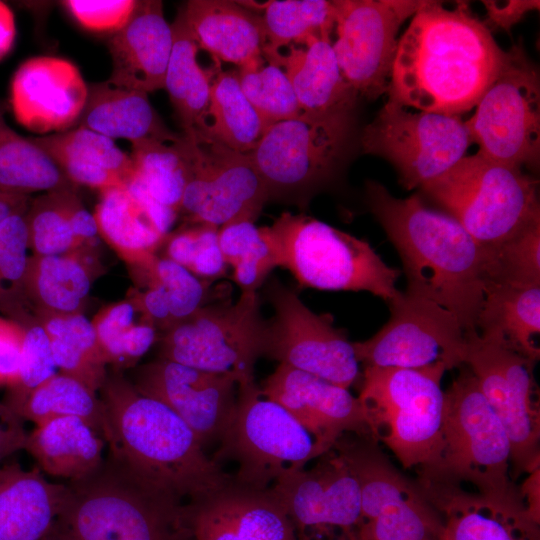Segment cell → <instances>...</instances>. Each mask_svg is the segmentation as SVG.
<instances>
[{"instance_id":"obj_1","label":"cell","mask_w":540,"mask_h":540,"mask_svg":"<svg viewBox=\"0 0 540 540\" xmlns=\"http://www.w3.org/2000/svg\"><path fill=\"white\" fill-rule=\"evenodd\" d=\"M468 5L425 1L401 35L388 100L419 111L459 116L476 106L505 59Z\"/></svg>"},{"instance_id":"obj_2","label":"cell","mask_w":540,"mask_h":540,"mask_svg":"<svg viewBox=\"0 0 540 540\" xmlns=\"http://www.w3.org/2000/svg\"><path fill=\"white\" fill-rule=\"evenodd\" d=\"M366 203L401 258L405 293L452 312L466 336L476 334L485 295L488 251L447 213L419 194L397 198L378 181L365 183Z\"/></svg>"},{"instance_id":"obj_3","label":"cell","mask_w":540,"mask_h":540,"mask_svg":"<svg viewBox=\"0 0 540 540\" xmlns=\"http://www.w3.org/2000/svg\"><path fill=\"white\" fill-rule=\"evenodd\" d=\"M99 391L108 455L137 479L186 505L234 482L176 413L121 374L107 375Z\"/></svg>"},{"instance_id":"obj_4","label":"cell","mask_w":540,"mask_h":540,"mask_svg":"<svg viewBox=\"0 0 540 540\" xmlns=\"http://www.w3.org/2000/svg\"><path fill=\"white\" fill-rule=\"evenodd\" d=\"M444 395L439 442L429 461L416 469V481L432 486H468L497 500L522 501L510 474L507 432L466 365L460 367Z\"/></svg>"},{"instance_id":"obj_5","label":"cell","mask_w":540,"mask_h":540,"mask_svg":"<svg viewBox=\"0 0 540 540\" xmlns=\"http://www.w3.org/2000/svg\"><path fill=\"white\" fill-rule=\"evenodd\" d=\"M66 485L58 527L69 540H192L189 505L149 487L109 455Z\"/></svg>"},{"instance_id":"obj_6","label":"cell","mask_w":540,"mask_h":540,"mask_svg":"<svg viewBox=\"0 0 540 540\" xmlns=\"http://www.w3.org/2000/svg\"><path fill=\"white\" fill-rule=\"evenodd\" d=\"M278 256L301 287L366 291L387 304L400 292L402 271L388 266L364 239L306 214L282 213L264 226Z\"/></svg>"},{"instance_id":"obj_7","label":"cell","mask_w":540,"mask_h":540,"mask_svg":"<svg viewBox=\"0 0 540 540\" xmlns=\"http://www.w3.org/2000/svg\"><path fill=\"white\" fill-rule=\"evenodd\" d=\"M538 184L521 168L476 153L420 189L489 249L540 221Z\"/></svg>"},{"instance_id":"obj_8","label":"cell","mask_w":540,"mask_h":540,"mask_svg":"<svg viewBox=\"0 0 540 540\" xmlns=\"http://www.w3.org/2000/svg\"><path fill=\"white\" fill-rule=\"evenodd\" d=\"M446 368L363 367L358 396L372 437L405 469L429 461L439 442L445 406Z\"/></svg>"},{"instance_id":"obj_9","label":"cell","mask_w":540,"mask_h":540,"mask_svg":"<svg viewBox=\"0 0 540 540\" xmlns=\"http://www.w3.org/2000/svg\"><path fill=\"white\" fill-rule=\"evenodd\" d=\"M354 110L304 115L270 125L247 153L271 198L296 202L309 198L336 175L348 154Z\"/></svg>"},{"instance_id":"obj_10","label":"cell","mask_w":540,"mask_h":540,"mask_svg":"<svg viewBox=\"0 0 540 540\" xmlns=\"http://www.w3.org/2000/svg\"><path fill=\"white\" fill-rule=\"evenodd\" d=\"M212 459L238 465L236 484L269 489L282 475L320 455L308 431L280 404L262 395L255 381L238 385L236 408Z\"/></svg>"},{"instance_id":"obj_11","label":"cell","mask_w":540,"mask_h":540,"mask_svg":"<svg viewBox=\"0 0 540 540\" xmlns=\"http://www.w3.org/2000/svg\"><path fill=\"white\" fill-rule=\"evenodd\" d=\"M333 449L359 484L361 540H441V515L416 480L400 472L374 438L345 434Z\"/></svg>"},{"instance_id":"obj_12","label":"cell","mask_w":540,"mask_h":540,"mask_svg":"<svg viewBox=\"0 0 540 540\" xmlns=\"http://www.w3.org/2000/svg\"><path fill=\"white\" fill-rule=\"evenodd\" d=\"M260 304L258 292L205 304L164 332L160 358L231 376L238 385L255 381L265 327Z\"/></svg>"},{"instance_id":"obj_13","label":"cell","mask_w":540,"mask_h":540,"mask_svg":"<svg viewBox=\"0 0 540 540\" xmlns=\"http://www.w3.org/2000/svg\"><path fill=\"white\" fill-rule=\"evenodd\" d=\"M465 121L477 153L518 168L537 170L540 162V77L522 42L506 51L504 62Z\"/></svg>"},{"instance_id":"obj_14","label":"cell","mask_w":540,"mask_h":540,"mask_svg":"<svg viewBox=\"0 0 540 540\" xmlns=\"http://www.w3.org/2000/svg\"><path fill=\"white\" fill-rule=\"evenodd\" d=\"M460 116L411 111L387 100L360 136L363 153L388 161L406 190L452 168L471 144Z\"/></svg>"},{"instance_id":"obj_15","label":"cell","mask_w":540,"mask_h":540,"mask_svg":"<svg viewBox=\"0 0 540 540\" xmlns=\"http://www.w3.org/2000/svg\"><path fill=\"white\" fill-rule=\"evenodd\" d=\"M537 362L478 333L467 336L465 364L502 422L511 444L510 474L540 468V406L534 379Z\"/></svg>"},{"instance_id":"obj_16","label":"cell","mask_w":540,"mask_h":540,"mask_svg":"<svg viewBox=\"0 0 540 540\" xmlns=\"http://www.w3.org/2000/svg\"><path fill=\"white\" fill-rule=\"evenodd\" d=\"M265 294L274 315L265 320L262 356L347 389L361 381L352 342L331 314L313 312L276 278Z\"/></svg>"},{"instance_id":"obj_17","label":"cell","mask_w":540,"mask_h":540,"mask_svg":"<svg viewBox=\"0 0 540 540\" xmlns=\"http://www.w3.org/2000/svg\"><path fill=\"white\" fill-rule=\"evenodd\" d=\"M388 306L390 318L372 337L352 342L363 367L419 369L465 364L467 336L457 317L435 302L399 292Z\"/></svg>"},{"instance_id":"obj_18","label":"cell","mask_w":540,"mask_h":540,"mask_svg":"<svg viewBox=\"0 0 540 540\" xmlns=\"http://www.w3.org/2000/svg\"><path fill=\"white\" fill-rule=\"evenodd\" d=\"M183 136L189 178L179 215L185 223L219 228L239 219L255 222L269 194L248 155L205 135Z\"/></svg>"},{"instance_id":"obj_19","label":"cell","mask_w":540,"mask_h":540,"mask_svg":"<svg viewBox=\"0 0 540 540\" xmlns=\"http://www.w3.org/2000/svg\"><path fill=\"white\" fill-rule=\"evenodd\" d=\"M426 0H334L332 47L345 80L358 97L387 93L398 32Z\"/></svg>"},{"instance_id":"obj_20","label":"cell","mask_w":540,"mask_h":540,"mask_svg":"<svg viewBox=\"0 0 540 540\" xmlns=\"http://www.w3.org/2000/svg\"><path fill=\"white\" fill-rule=\"evenodd\" d=\"M315 464L290 471L270 487L291 519L298 540H338L357 531L358 481L343 457L330 449Z\"/></svg>"},{"instance_id":"obj_21","label":"cell","mask_w":540,"mask_h":540,"mask_svg":"<svg viewBox=\"0 0 540 540\" xmlns=\"http://www.w3.org/2000/svg\"><path fill=\"white\" fill-rule=\"evenodd\" d=\"M132 383L176 413L204 449L221 441L235 412L238 384L228 375L159 358L141 366Z\"/></svg>"},{"instance_id":"obj_22","label":"cell","mask_w":540,"mask_h":540,"mask_svg":"<svg viewBox=\"0 0 540 540\" xmlns=\"http://www.w3.org/2000/svg\"><path fill=\"white\" fill-rule=\"evenodd\" d=\"M259 388L308 431L320 456L345 434L372 437L361 401L347 388L285 364H278Z\"/></svg>"},{"instance_id":"obj_23","label":"cell","mask_w":540,"mask_h":540,"mask_svg":"<svg viewBox=\"0 0 540 540\" xmlns=\"http://www.w3.org/2000/svg\"><path fill=\"white\" fill-rule=\"evenodd\" d=\"M87 95L88 86L74 64L41 56L26 60L15 72L10 103L21 125L48 135L76 126Z\"/></svg>"},{"instance_id":"obj_24","label":"cell","mask_w":540,"mask_h":540,"mask_svg":"<svg viewBox=\"0 0 540 540\" xmlns=\"http://www.w3.org/2000/svg\"><path fill=\"white\" fill-rule=\"evenodd\" d=\"M192 540H298L283 505L271 489L233 482L189 505Z\"/></svg>"},{"instance_id":"obj_25","label":"cell","mask_w":540,"mask_h":540,"mask_svg":"<svg viewBox=\"0 0 540 540\" xmlns=\"http://www.w3.org/2000/svg\"><path fill=\"white\" fill-rule=\"evenodd\" d=\"M418 485L441 515V540H539V523L522 501H501L462 487Z\"/></svg>"},{"instance_id":"obj_26","label":"cell","mask_w":540,"mask_h":540,"mask_svg":"<svg viewBox=\"0 0 540 540\" xmlns=\"http://www.w3.org/2000/svg\"><path fill=\"white\" fill-rule=\"evenodd\" d=\"M173 31L161 1H137L127 23L112 34L108 48L114 85L145 93L164 88Z\"/></svg>"},{"instance_id":"obj_27","label":"cell","mask_w":540,"mask_h":540,"mask_svg":"<svg viewBox=\"0 0 540 540\" xmlns=\"http://www.w3.org/2000/svg\"><path fill=\"white\" fill-rule=\"evenodd\" d=\"M180 10L199 49L217 62L239 68L264 62L265 28L254 9L233 1L191 0Z\"/></svg>"},{"instance_id":"obj_28","label":"cell","mask_w":540,"mask_h":540,"mask_svg":"<svg viewBox=\"0 0 540 540\" xmlns=\"http://www.w3.org/2000/svg\"><path fill=\"white\" fill-rule=\"evenodd\" d=\"M264 59L285 71L304 115L355 110L359 97L341 72L331 37H311Z\"/></svg>"},{"instance_id":"obj_29","label":"cell","mask_w":540,"mask_h":540,"mask_svg":"<svg viewBox=\"0 0 540 540\" xmlns=\"http://www.w3.org/2000/svg\"><path fill=\"white\" fill-rule=\"evenodd\" d=\"M67 485L39 469L0 465V540H44L59 524Z\"/></svg>"},{"instance_id":"obj_30","label":"cell","mask_w":540,"mask_h":540,"mask_svg":"<svg viewBox=\"0 0 540 540\" xmlns=\"http://www.w3.org/2000/svg\"><path fill=\"white\" fill-rule=\"evenodd\" d=\"M32 140L52 157L76 186L102 192L126 187L135 177L131 156L113 139L92 130L74 127Z\"/></svg>"},{"instance_id":"obj_31","label":"cell","mask_w":540,"mask_h":540,"mask_svg":"<svg viewBox=\"0 0 540 540\" xmlns=\"http://www.w3.org/2000/svg\"><path fill=\"white\" fill-rule=\"evenodd\" d=\"M75 127L131 143L142 140L177 141L142 91L120 87L108 80L88 86L84 109Z\"/></svg>"},{"instance_id":"obj_32","label":"cell","mask_w":540,"mask_h":540,"mask_svg":"<svg viewBox=\"0 0 540 540\" xmlns=\"http://www.w3.org/2000/svg\"><path fill=\"white\" fill-rule=\"evenodd\" d=\"M105 444L102 434L89 422L67 416L37 424L28 433L24 450L39 470L70 482L90 475L102 464Z\"/></svg>"},{"instance_id":"obj_33","label":"cell","mask_w":540,"mask_h":540,"mask_svg":"<svg viewBox=\"0 0 540 540\" xmlns=\"http://www.w3.org/2000/svg\"><path fill=\"white\" fill-rule=\"evenodd\" d=\"M92 250L55 256L31 255L26 297L35 319L82 313L92 286Z\"/></svg>"},{"instance_id":"obj_34","label":"cell","mask_w":540,"mask_h":540,"mask_svg":"<svg viewBox=\"0 0 540 540\" xmlns=\"http://www.w3.org/2000/svg\"><path fill=\"white\" fill-rule=\"evenodd\" d=\"M100 238L132 269L150 261L165 239L144 201L127 186L100 192L93 213Z\"/></svg>"},{"instance_id":"obj_35","label":"cell","mask_w":540,"mask_h":540,"mask_svg":"<svg viewBox=\"0 0 540 540\" xmlns=\"http://www.w3.org/2000/svg\"><path fill=\"white\" fill-rule=\"evenodd\" d=\"M477 332L537 362L540 358V286L486 285Z\"/></svg>"},{"instance_id":"obj_36","label":"cell","mask_w":540,"mask_h":540,"mask_svg":"<svg viewBox=\"0 0 540 540\" xmlns=\"http://www.w3.org/2000/svg\"><path fill=\"white\" fill-rule=\"evenodd\" d=\"M173 47L164 88L182 128V134H204L208 124L211 75L198 62L199 47L179 10L173 24Z\"/></svg>"},{"instance_id":"obj_37","label":"cell","mask_w":540,"mask_h":540,"mask_svg":"<svg viewBox=\"0 0 540 540\" xmlns=\"http://www.w3.org/2000/svg\"><path fill=\"white\" fill-rule=\"evenodd\" d=\"M269 125L244 95L235 71L211 75L210 105L205 135L239 153L255 149Z\"/></svg>"},{"instance_id":"obj_38","label":"cell","mask_w":540,"mask_h":540,"mask_svg":"<svg viewBox=\"0 0 540 540\" xmlns=\"http://www.w3.org/2000/svg\"><path fill=\"white\" fill-rule=\"evenodd\" d=\"M51 344L61 373L72 376L97 392L107 378V363L96 331L82 313L48 315L37 319Z\"/></svg>"},{"instance_id":"obj_39","label":"cell","mask_w":540,"mask_h":540,"mask_svg":"<svg viewBox=\"0 0 540 540\" xmlns=\"http://www.w3.org/2000/svg\"><path fill=\"white\" fill-rule=\"evenodd\" d=\"M76 187L44 149L13 130L0 112V191L28 196Z\"/></svg>"},{"instance_id":"obj_40","label":"cell","mask_w":540,"mask_h":540,"mask_svg":"<svg viewBox=\"0 0 540 540\" xmlns=\"http://www.w3.org/2000/svg\"><path fill=\"white\" fill-rule=\"evenodd\" d=\"M136 181L158 204L179 214L189 178L184 136L175 142L142 140L131 143Z\"/></svg>"},{"instance_id":"obj_41","label":"cell","mask_w":540,"mask_h":540,"mask_svg":"<svg viewBox=\"0 0 540 540\" xmlns=\"http://www.w3.org/2000/svg\"><path fill=\"white\" fill-rule=\"evenodd\" d=\"M96 393L78 379L60 372L32 390L13 411L36 425L58 417H79L105 439V414Z\"/></svg>"},{"instance_id":"obj_42","label":"cell","mask_w":540,"mask_h":540,"mask_svg":"<svg viewBox=\"0 0 540 540\" xmlns=\"http://www.w3.org/2000/svg\"><path fill=\"white\" fill-rule=\"evenodd\" d=\"M80 203L76 188L46 192L30 200L26 222L33 255L55 256L92 250L83 245L73 229V215Z\"/></svg>"},{"instance_id":"obj_43","label":"cell","mask_w":540,"mask_h":540,"mask_svg":"<svg viewBox=\"0 0 540 540\" xmlns=\"http://www.w3.org/2000/svg\"><path fill=\"white\" fill-rule=\"evenodd\" d=\"M218 241L241 293L257 292L270 272L279 267L278 256L264 226L257 227L252 220L239 219L220 226Z\"/></svg>"},{"instance_id":"obj_44","label":"cell","mask_w":540,"mask_h":540,"mask_svg":"<svg viewBox=\"0 0 540 540\" xmlns=\"http://www.w3.org/2000/svg\"><path fill=\"white\" fill-rule=\"evenodd\" d=\"M263 7L264 58L280 52L283 47L302 44L311 37H331L334 31V1L275 0Z\"/></svg>"},{"instance_id":"obj_45","label":"cell","mask_w":540,"mask_h":540,"mask_svg":"<svg viewBox=\"0 0 540 540\" xmlns=\"http://www.w3.org/2000/svg\"><path fill=\"white\" fill-rule=\"evenodd\" d=\"M26 211L0 222V313L23 324L34 319L26 297L30 256Z\"/></svg>"},{"instance_id":"obj_46","label":"cell","mask_w":540,"mask_h":540,"mask_svg":"<svg viewBox=\"0 0 540 540\" xmlns=\"http://www.w3.org/2000/svg\"><path fill=\"white\" fill-rule=\"evenodd\" d=\"M239 85L267 125L301 116L302 109L285 71L264 62L235 71Z\"/></svg>"},{"instance_id":"obj_47","label":"cell","mask_w":540,"mask_h":540,"mask_svg":"<svg viewBox=\"0 0 540 540\" xmlns=\"http://www.w3.org/2000/svg\"><path fill=\"white\" fill-rule=\"evenodd\" d=\"M487 251L486 285L540 286V221Z\"/></svg>"},{"instance_id":"obj_48","label":"cell","mask_w":540,"mask_h":540,"mask_svg":"<svg viewBox=\"0 0 540 540\" xmlns=\"http://www.w3.org/2000/svg\"><path fill=\"white\" fill-rule=\"evenodd\" d=\"M133 271L141 284L154 282L164 290L173 325L211 302L208 301L210 282L200 280L183 266L158 254Z\"/></svg>"},{"instance_id":"obj_49","label":"cell","mask_w":540,"mask_h":540,"mask_svg":"<svg viewBox=\"0 0 540 540\" xmlns=\"http://www.w3.org/2000/svg\"><path fill=\"white\" fill-rule=\"evenodd\" d=\"M24 327L19 375L5 404L12 410L39 385L57 374L50 339L37 320L21 324Z\"/></svg>"},{"instance_id":"obj_50","label":"cell","mask_w":540,"mask_h":540,"mask_svg":"<svg viewBox=\"0 0 540 540\" xmlns=\"http://www.w3.org/2000/svg\"><path fill=\"white\" fill-rule=\"evenodd\" d=\"M134 0H67L62 4L85 29L97 33L119 31L129 20Z\"/></svg>"},{"instance_id":"obj_51","label":"cell","mask_w":540,"mask_h":540,"mask_svg":"<svg viewBox=\"0 0 540 540\" xmlns=\"http://www.w3.org/2000/svg\"><path fill=\"white\" fill-rule=\"evenodd\" d=\"M137 312L136 305L129 299L106 306L92 320L107 365L115 364L121 340L126 331L136 323Z\"/></svg>"},{"instance_id":"obj_52","label":"cell","mask_w":540,"mask_h":540,"mask_svg":"<svg viewBox=\"0 0 540 540\" xmlns=\"http://www.w3.org/2000/svg\"><path fill=\"white\" fill-rule=\"evenodd\" d=\"M218 227L199 224L197 241L187 267L200 280L212 283L226 275L228 265L218 241Z\"/></svg>"},{"instance_id":"obj_53","label":"cell","mask_w":540,"mask_h":540,"mask_svg":"<svg viewBox=\"0 0 540 540\" xmlns=\"http://www.w3.org/2000/svg\"><path fill=\"white\" fill-rule=\"evenodd\" d=\"M24 327L0 316V386L12 387L19 375Z\"/></svg>"},{"instance_id":"obj_54","label":"cell","mask_w":540,"mask_h":540,"mask_svg":"<svg viewBox=\"0 0 540 540\" xmlns=\"http://www.w3.org/2000/svg\"><path fill=\"white\" fill-rule=\"evenodd\" d=\"M482 3L489 23L507 32L526 14L540 7L538 0H485Z\"/></svg>"},{"instance_id":"obj_55","label":"cell","mask_w":540,"mask_h":540,"mask_svg":"<svg viewBox=\"0 0 540 540\" xmlns=\"http://www.w3.org/2000/svg\"><path fill=\"white\" fill-rule=\"evenodd\" d=\"M27 435L22 419L0 402V465L10 455L24 449Z\"/></svg>"},{"instance_id":"obj_56","label":"cell","mask_w":540,"mask_h":540,"mask_svg":"<svg viewBox=\"0 0 540 540\" xmlns=\"http://www.w3.org/2000/svg\"><path fill=\"white\" fill-rule=\"evenodd\" d=\"M539 474L540 468L528 473L521 487H518L521 499L531 518L539 523Z\"/></svg>"},{"instance_id":"obj_57","label":"cell","mask_w":540,"mask_h":540,"mask_svg":"<svg viewBox=\"0 0 540 540\" xmlns=\"http://www.w3.org/2000/svg\"><path fill=\"white\" fill-rule=\"evenodd\" d=\"M15 35L13 14L0 2V59L10 50Z\"/></svg>"},{"instance_id":"obj_58","label":"cell","mask_w":540,"mask_h":540,"mask_svg":"<svg viewBox=\"0 0 540 540\" xmlns=\"http://www.w3.org/2000/svg\"><path fill=\"white\" fill-rule=\"evenodd\" d=\"M30 200L29 196L0 191V222L12 214L26 211Z\"/></svg>"},{"instance_id":"obj_59","label":"cell","mask_w":540,"mask_h":540,"mask_svg":"<svg viewBox=\"0 0 540 540\" xmlns=\"http://www.w3.org/2000/svg\"><path fill=\"white\" fill-rule=\"evenodd\" d=\"M44 540H69L67 536L57 527V529L51 533Z\"/></svg>"},{"instance_id":"obj_60","label":"cell","mask_w":540,"mask_h":540,"mask_svg":"<svg viewBox=\"0 0 540 540\" xmlns=\"http://www.w3.org/2000/svg\"><path fill=\"white\" fill-rule=\"evenodd\" d=\"M344 540H361V539L358 537L357 532H355V533H352L351 535H349Z\"/></svg>"},{"instance_id":"obj_61","label":"cell","mask_w":540,"mask_h":540,"mask_svg":"<svg viewBox=\"0 0 540 540\" xmlns=\"http://www.w3.org/2000/svg\"><path fill=\"white\" fill-rule=\"evenodd\" d=\"M6 108V104L0 100V112H5Z\"/></svg>"}]
</instances>
